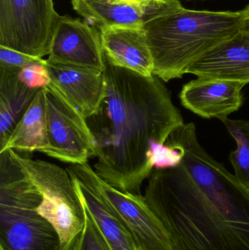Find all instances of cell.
I'll use <instances>...</instances> for the list:
<instances>
[{
    "label": "cell",
    "mask_w": 249,
    "mask_h": 250,
    "mask_svg": "<svg viewBox=\"0 0 249 250\" xmlns=\"http://www.w3.org/2000/svg\"><path fill=\"white\" fill-rule=\"evenodd\" d=\"M186 74L249 83V34L242 30L192 64Z\"/></svg>",
    "instance_id": "14"
},
{
    "label": "cell",
    "mask_w": 249,
    "mask_h": 250,
    "mask_svg": "<svg viewBox=\"0 0 249 250\" xmlns=\"http://www.w3.org/2000/svg\"><path fill=\"white\" fill-rule=\"evenodd\" d=\"M76 242H77V239H76V242H75L74 245H73V246L71 248H70V250H77V245H76Z\"/></svg>",
    "instance_id": "23"
},
{
    "label": "cell",
    "mask_w": 249,
    "mask_h": 250,
    "mask_svg": "<svg viewBox=\"0 0 249 250\" xmlns=\"http://www.w3.org/2000/svg\"><path fill=\"white\" fill-rule=\"evenodd\" d=\"M18 73L0 69V148L40 90L23 84Z\"/></svg>",
    "instance_id": "17"
},
{
    "label": "cell",
    "mask_w": 249,
    "mask_h": 250,
    "mask_svg": "<svg viewBox=\"0 0 249 250\" xmlns=\"http://www.w3.org/2000/svg\"><path fill=\"white\" fill-rule=\"evenodd\" d=\"M42 200L12 149L0 152V250H61L58 232L38 213Z\"/></svg>",
    "instance_id": "4"
},
{
    "label": "cell",
    "mask_w": 249,
    "mask_h": 250,
    "mask_svg": "<svg viewBox=\"0 0 249 250\" xmlns=\"http://www.w3.org/2000/svg\"><path fill=\"white\" fill-rule=\"evenodd\" d=\"M81 203L84 209L85 223L76 242L77 250H111L86 206Z\"/></svg>",
    "instance_id": "19"
},
{
    "label": "cell",
    "mask_w": 249,
    "mask_h": 250,
    "mask_svg": "<svg viewBox=\"0 0 249 250\" xmlns=\"http://www.w3.org/2000/svg\"><path fill=\"white\" fill-rule=\"evenodd\" d=\"M88 163L66 167L76 192L99 228L111 250H139L125 223L99 192L89 173Z\"/></svg>",
    "instance_id": "11"
},
{
    "label": "cell",
    "mask_w": 249,
    "mask_h": 250,
    "mask_svg": "<svg viewBox=\"0 0 249 250\" xmlns=\"http://www.w3.org/2000/svg\"><path fill=\"white\" fill-rule=\"evenodd\" d=\"M59 18L53 0H0V46L42 58Z\"/></svg>",
    "instance_id": "6"
},
{
    "label": "cell",
    "mask_w": 249,
    "mask_h": 250,
    "mask_svg": "<svg viewBox=\"0 0 249 250\" xmlns=\"http://www.w3.org/2000/svg\"><path fill=\"white\" fill-rule=\"evenodd\" d=\"M45 60L32 57L19 51L0 46V69L8 71L18 72L29 64L40 63Z\"/></svg>",
    "instance_id": "21"
},
{
    "label": "cell",
    "mask_w": 249,
    "mask_h": 250,
    "mask_svg": "<svg viewBox=\"0 0 249 250\" xmlns=\"http://www.w3.org/2000/svg\"><path fill=\"white\" fill-rule=\"evenodd\" d=\"M73 9L99 29L143 27L146 22L181 4L179 0H71Z\"/></svg>",
    "instance_id": "10"
},
{
    "label": "cell",
    "mask_w": 249,
    "mask_h": 250,
    "mask_svg": "<svg viewBox=\"0 0 249 250\" xmlns=\"http://www.w3.org/2000/svg\"><path fill=\"white\" fill-rule=\"evenodd\" d=\"M241 13L243 30L249 34V4L245 8L241 10Z\"/></svg>",
    "instance_id": "22"
},
{
    "label": "cell",
    "mask_w": 249,
    "mask_h": 250,
    "mask_svg": "<svg viewBox=\"0 0 249 250\" xmlns=\"http://www.w3.org/2000/svg\"><path fill=\"white\" fill-rule=\"evenodd\" d=\"M89 173L99 192L128 228L139 250H172L168 232L143 195L115 189L102 180L90 165Z\"/></svg>",
    "instance_id": "8"
},
{
    "label": "cell",
    "mask_w": 249,
    "mask_h": 250,
    "mask_svg": "<svg viewBox=\"0 0 249 250\" xmlns=\"http://www.w3.org/2000/svg\"><path fill=\"white\" fill-rule=\"evenodd\" d=\"M241 11H209L179 4L143 26L162 82L181 79L189 67L242 30Z\"/></svg>",
    "instance_id": "3"
},
{
    "label": "cell",
    "mask_w": 249,
    "mask_h": 250,
    "mask_svg": "<svg viewBox=\"0 0 249 250\" xmlns=\"http://www.w3.org/2000/svg\"><path fill=\"white\" fill-rule=\"evenodd\" d=\"M245 86L239 82L197 78L184 85L180 101L199 117L222 120L241 108Z\"/></svg>",
    "instance_id": "12"
},
{
    "label": "cell",
    "mask_w": 249,
    "mask_h": 250,
    "mask_svg": "<svg viewBox=\"0 0 249 250\" xmlns=\"http://www.w3.org/2000/svg\"><path fill=\"white\" fill-rule=\"evenodd\" d=\"M51 83L85 118L97 111L105 94L103 72L46 60Z\"/></svg>",
    "instance_id": "13"
},
{
    "label": "cell",
    "mask_w": 249,
    "mask_h": 250,
    "mask_svg": "<svg viewBox=\"0 0 249 250\" xmlns=\"http://www.w3.org/2000/svg\"><path fill=\"white\" fill-rule=\"evenodd\" d=\"M100 32L104 56L110 63L141 76H153L154 63L143 27L119 26Z\"/></svg>",
    "instance_id": "15"
},
{
    "label": "cell",
    "mask_w": 249,
    "mask_h": 250,
    "mask_svg": "<svg viewBox=\"0 0 249 250\" xmlns=\"http://www.w3.org/2000/svg\"><path fill=\"white\" fill-rule=\"evenodd\" d=\"M48 148L45 154L69 164L95 157V140L86 119L52 83L44 87Z\"/></svg>",
    "instance_id": "7"
},
{
    "label": "cell",
    "mask_w": 249,
    "mask_h": 250,
    "mask_svg": "<svg viewBox=\"0 0 249 250\" xmlns=\"http://www.w3.org/2000/svg\"><path fill=\"white\" fill-rule=\"evenodd\" d=\"M48 60L103 72L105 57L100 31L86 21L60 16Z\"/></svg>",
    "instance_id": "9"
},
{
    "label": "cell",
    "mask_w": 249,
    "mask_h": 250,
    "mask_svg": "<svg viewBox=\"0 0 249 250\" xmlns=\"http://www.w3.org/2000/svg\"><path fill=\"white\" fill-rule=\"evenodd\" d=\"M103 74L105 97L97 111L86 118L95 140V170L115 189L142 195L155 154L184 119L154 75L141 76L105 58Z\"/></svg>",
    "instance_id": "2"
},
{
    "label": "cell",
    "mask_w": 249,
    "mask_h": 250,
    "mask_svg": "<svg viewBox=\"0 0 249 250\" xmlns=\"http://www.w3.org/2000/svg\"><path fill=\"white\" fill-rule=\"evenodd\" d=\"M20 167L42 195L38 208L58 232L61 250H70L83 230L85 212L67 169L40 160H32L12 149Z\"/></svg>",
    "instance_id": "5"
},
{
    "label": "cell",
    "mask_w": 249,
    "mask_h": 250,
    "mask_svg": "<svg viewBox=\"0 0 249 250\" xmlns=\"http://www.w3.org/2000/svg\"><path fill=\"white\" fill-rule=\"evenodd\" d=\"M166 144L179 163L153 169L143 196L172 250H249V188L200 145L194 123Z\"/></svg>",
    "instance_id": "1"
},
{
    "label": "cell",
    "mask_w": 249,
    "mask_h": 250,
    "mask_svg": "<svg viewBox=\"0 0 249 250\" xmlns=\"http://www.w3.org/2000/svg\"><path fill=\"white\" fill-rule=\"evenodd\" d=\"M48 148L45 91L40 89L21 120L15 126L0 152L13 149L16 152L33 151L45 154Z\"/></svg>",
    "instance_id": "16"
},
{
    "label": "cell",
    "mask_w": 249,
    "mask_h": 250,
    "mask_svg": "<svg viewBox=\"0 0 249 250\" xmlns=\"http://www.w3.org/2000/svg\"><path fill=\"white\" fill-rule=\"evenodd\" d=\"M45 62L46 60L43 62L34 63L20 69L18 73L19 80L32 89H42L49 85L51 80Z\"/></svg>",
    "instance_id": "20"
},
{
    "label": "cell",
    "mask_w": 249,
    "mask_h": 250,
    "mask_svg": "<svg viewBox=\"0 0 249 250\" xmlns=\"http://www.w3.org/2000/svg\"><path fill=\"white\" fill-rule=\"evenodd\" d=\"M221 121L236 142V149L229 156L230 161L235 170V176L249 188V121L232 120L229 117Z\"/></svg>",
    "instance_id": "18"
}]
</instances>
